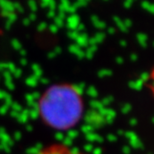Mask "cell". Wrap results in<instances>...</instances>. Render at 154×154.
<instances>
[{
  "instance_id": "6da1fadb",
  "label": "cell",
  "mask_w": 154,
  "mask_h": 154,
  "mask_svg": "<svg viewBox=\"0 0 154 154\" xmlns=\"http://www.w3.org/2000/svg\"><path fill=\"white\" fill-rule=\"evenodd\" d=\"M84 101L79 89L70 84H57L48 88L39 100V114L53 129L67 130L79 122Z\"/></svg>"
},
{
  "instance_id": "7a4b0ae2",
  "label": "cell",
  "mask_w": 154,
  "mask_h": 154,
  "mask_svg": "<svg viewBox=\"0 0 154 154\" xmlns=\"http://www.w3.org/2000/svg\"><path fill=\"white\" fill-rule=\"evenodd\" d=\"M35 154H89L67 145L65 143L55 142L42 147Z\"/></svg>"
}]
</instances>
